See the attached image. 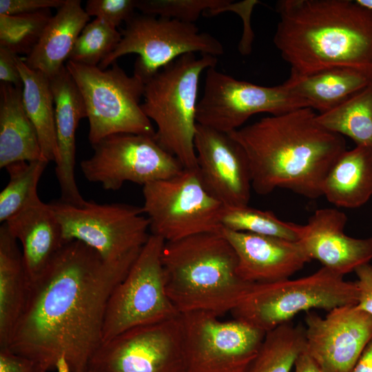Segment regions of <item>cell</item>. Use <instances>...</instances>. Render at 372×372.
Wrapping results in <instances>:
<instances>
[{
	"label": "cell",
	"mask_w": 372,
	"mask_h": 372,
	"mask_svg": "<svg viewBox=\"0 0 372 372\" xmlns=\"http://www.w3.org/2000/svg\"><path fill=\"white\" fill-rule=\"evenodd\" d=\"M139 254L110 261L80 241L65 242L30 285L8 348L47 372H87L102 344L110 296Z\"/></svg>",
	"instance_id": "cell-1"
},
{
	"label": "cell",
	"mask_w": 372,
	"mask_h": 372,
	"mask_svg": "<svg viewBox=\"0 0 372 372\" xmlns=\"http://www.w3.org/2000/svg\"><path fill=\"white\" fill-rule=\"evenodd\" d=\"M316 117L313 110L303 107L228 133L246 155L256 193L285 188L309 198L322 196L328 172L347 149L344 136L322 127Z\"/></svg>",
	"instance_id": "cell-2"
},
{
	"label": "cell",
	"mask_w": 372,
	"mask_h": 372,
	"mask_svg": "<svg viewBox=\"0 0 372 372\" xmlns=\"http://www.w3.org/2000/svg\"><path fill=\"white\" fill-rule=\"evenodd\" d=\"M273 43L304 76L347 67L372 76V10L351 0H280Z\"/></svg>",
	"instance_id": "cell-3"
},
{
	"label": "cell",
	"mask_w": 372,
	"mask_h": 372,
	"mask_svg": "<svg viewBox=\"0 0 372 372\" xmlns=\"http://www.w3.org/2000/svg\"><path fill=\"white\" fill-rule=\"evenodd\" d=\"M167 294L180 314L231 312L254 284L238 273L236 254L221 230L165 242L162 251Z\"/></svg>",
	"instance_id": "cell-4"
},
{
	"label": "cell",
	"mask_w": 372,
	"mask_h": 372,
	"mask_svg": "<svg viewBox=\"0 0 372 372\" xmlns=\"http://www.w3.org/2000/svg\"><path fill=\"white\" fill-rule=\"evenodd\" d=\"M216 63V56L187 53L145 83L141 108L157 127L155 140L184 169L198 168L194 138L199 79L204 70Z\"/></svg>",
	"instance_id": "cell-5"
},
{
	"label": "cell",
	"mask_w": 372,
	"mask_h": 372,
	"mask_svg": "<svg viewBox=\"0 0 372 372\" xmlns=\"http://www.w3.org/2000/svg\"><path fill=\"white\" fill-rule=\"evenodd\" d=\"M355 282L322 267L297 279L254 284L247 295L230 313L266 333L289 322L301 311L313 309L328 311L338 307L356 305Z\"/></svg>",
	"instance_id": "cell-6"
},
{
	"label": "cell",
	"mask_w": 372,
	"mask_h": 372,
	"mask_svg": "<svg viewBox=\"0 0 372 372\" xmlns=\"http://www.w3.org/2000/svg\"><path fill=\"white\" fill-rule=\"evenodd\" d=\"M65 66L84 101L92 145L117 134L155 136L152 123L141 108L145 90L141 79L129 76L116 62L105 70L71 61Z\"/></svg>",
	"instance_id": "cell-7"
},
{
	"label": "cell",
	"mask_w": 372,
	"mask_h": 372,
	"mask_svg": "<svg viewBox=\"0 0 372 372\" xmlns=\"http://www.w3.org/2000/svg\"><path fill=\"white\" fill-rule=\"evenodd\" d=\"M125 24L120 31V43L99 63L101 69H107L123 55L137 54L133 74L145 83L183 54L199 52L216 57L224 54L223 44L195 23L141 13Z\"/></svg>",
	"instance_id": "cell-8"
},
{
	"label": "cell",
	"mask_w": 372,
	"mask_h": 372,
	"mask_svg": "<svg viewBox=\"0 0 372 372\" xmlns=\"http://www.w3.org/2000/svg\"><path fill=\"white\" fill-rule=\"evenodd\" d=\"M49 205L65 242L80 241L110 261L139 254L150 236L149 220L142 207L92 200L75 205L61 199Z\"/></svg>",
	"instance_id": "cell-9"
},
{
	"label": "cell",
	"mask_w": 372,
	"mask_h": 372,
	"mask_svg": "<svg viewBox=\"0 0 372 372\" xmlns=\"http://www.w3.org/2000/svg\"><path fill=\"white\" fill-rule=\"evenodd\" d=\"M144 213L151 234L165 242L222 229L224 205L203 187L197 169H183L172 177L143 186Z\"/></svg>",
	"instance_id": "cell-10"
},
{
	"label": "cell",
	"mask_w": 372,
	"mask_h": 372,
	"mask_svg": "<svg viewBox=\"0 0 372 372\" xmlns=\"http://www.w3.org/2000/svg\"><path fill=\"white\" fill-rule=\"evenodd\" d=\"M165 241L153 234L109 299L102 343L136 327L178 314L165 289L162 251Z\"/></svg>",
	"instance_id": "cell-11"
},
{
	"label": "cell",
	"mask_w": 372,
	"mask_h": 372,
	"mask_svg": "<svg viewBox=\"0 0 372 372\" xmlns=\"http://www.w3.org/2000/svg\"><path fill=\"white\" fill-rule=\"evenodd\" d=\"M185 372H247L266 333L242 321H222L209 312L180 314Z\"/></svg>",
	"instance_id": "cell-12"
},
{
	"label": "cell",
	"mask_w": 372,
	"mask_h": 372,
	"mask_svg": "<svg viewBox=\"0 0 372 372\" xmlns=\"http://www.w3.org/2000/svg\"><path fill=\"white\" fill-rule=\"evenodd\" d=\"M307 104L283 83L262 86L234 78L211 67L206 70L204 92L196 108V122L225 133L238 130L253 115H280Z\"/></svg>",
	"instance_id": "cell-13"
},
{
	"label": "cell",
	"mask_w": 372,
	"mask_h": 372,
	"mask_svg": "<svg viewBox=\"0 0 372 372\" xmlns=\"http://www.w3.org/2000/svg\"><path fill=\"white\" fill-rule=\"evenodd\" d=\"M94 153L81 163L86 179L106 190L119 189L124 183L144 186L179 174V161L161 147L154 136L117 134L92 145Z\"/></svg>",
	"instance_id": "cell-14"
},
{
	"label": "cell",
	"mask_w": 372,
	"mask_h": 372,
	"mask_svg": "<svg viewBox=\"0 0 372 372\" xmlns=\"http://www.w3.org/2000/svg\"><path fill=\"white\" fill-rule=\"evenodd\" d=\"M91 372H185L181 315L130 329L103 342Z\"/></svg>",
	"instance_id": "cell-15"
},
{
	"label": "cell",
	"mask_w": 372,
	"mask_h": 372,
	"mask_svg": "<svg viewBox=\"0 0 372 372\" xmlns=\"http://www.w3.org/2000/svg\"><path fill=\"white\" fill-rule=\"evenodd\" d=\"M305 351L324 372H351L372 340V315L356 305L306 312Z\"/></svg>",
	"instance_id": "cell-16"
},
{
	"label": "cell",
	"mask_w": 372,
	"mask_h": 372,
	"mask_svg": "<svg viewBox=\"0 0 372 372\" xmlns=\"http://www.w3.org/2000/svg\"><path fill=\"white\" fill-rule=\"evenodd\" d=\"M194 147L199 179L224 205H248L251 180L240 145L228 134L197 123Z\"/></svg>",
	"instance_id": "cell-17"
},
{
	"label": "cell",
	"mask_w": 372,
	"mask_h": 372,
	"mask_svg": "<svg viewBox=\"0 0 372 372\" xmlns=\"http://www.w3.org/2000/svg\"><path fill=\"white\" fill-rule=\"evenodd\" d=\"M221 232L236 254L238 275L251 284L289 279L311 260L299 241L224 228Z\"/></svg>",
	"instance_id": "cell-18"
},
{
	"label": "cell",
	"mask_w": 372,
	"mask_h": 372,
	"mask_svg": "<svg viewBox=\"0 0 372 372\" xmlns=\"http://www.w3.org/2000/svg\"><path fill=\"white\" fill-rule=\"evenodd\" d=\"M345 214L335 208L316 210L302 225L300 240L310 259L344 276L372 258V236L354 238L344 232Z\"/></svg>",
	"instance_id": "cell-19"
},
{
	"label": "cell",
	"mask_w": 372,
	"mask_h": 372,
	"mask_svg": "<svg viewBox=\"0 0 372 372\" xmlns=\"http://www.w3.org/2000/svg\"><path fill=\"white\" fill-rule=\"evenodd\" d=\"M54 103L58 158L55 167L61 200L75 205L85 200L75 178L76 131L79 121L87 118L82 95L72 75L64 65L50 79Z\"/></svg>",
	"instance_id": "cell-20"
},
{
	"label": "cell",
	"mask_w": 372,
	"mask_h": 372,
	"mask_svg": "<svg viewBox=\"0 0 372 372\" xmlns=\"http://www.w3.org/2000/svg\"><path fill=\"white\" fill-rule=\"evenodd\" d=\"M21 243L30 285L47 269L65 242L61 226L49 203L36 196L6 223Z\"/></svg>",
	"instance_id": "cell-21"
},
{
	"label": "cell",
	"mask_w": 372,
	"mask_h": 372,
	"mask_svg": "<svg viewBox=\"0 0 372 372\" xmlns=\"http://www.w3.org/2000/svg\"><path fill=\"white\" fill-rule=\"evenodd\" d=\"M90 17L79 0H65L52 15L34 48L23 61L50 79L63 66Z\"/></svg>",
	"instance_id": "cell-22"
},
{
	"label": "cell",
	"mask_w": 372,
	"mask_h": 372,
	"mask_svg": "<svg viewBox=\"0 0 372 372\" xmlns=\"http://www.w3.org/2000/svg\"><path fill=\"white\" fill-rule=\"evenodd\" d=\"M30 288L21 249L6 223L0 227V349L8 348Z\"/></svg>",
	"instance_id": "cell-23"
},
{
	"label": "cell",
	"mask_w": 372,
	"mask_h": 372,
	"mask_svg": "<svg viewBox=\"0 0 372 372\" xmlns=\"http://www.w3.org/2000/svg\"><path fill=\"white\" fill-rule=\"evenodd\" d=\"M22 88L1 83L0 168L20 161L45 160L36 130L23 107Z\"/></svg>",
	"instance_id": "cell-24"
},
{
	"label": "cell",
	"mask_w": 372,
	"mask_h": 372,
	"mask_svg": "<svg viewBox=\"0 0 372 372\" xmlns=\"http://www.w3.org/2000/svg\"><path fill=\"white\" fill-rule=\"evenodd\" d=\"M372 76L361 70L335 67L304 76L290 75L285 85L318 114L338 106L364 88Z\"/></svg>",
	"instance_id": "cell-25"
},
{
	"label": "cell",
	"mask_w": 372,
	"mask_h": 372,
	"mask_svg": "<svg viewBox=\"0 0 372 372\" xmlns=\"http://www.w3.org/2000/svg\"><path fill=\"white\" fill-rule=\"evenodd\" d=\"M322 194L340 207L364 205L372 196V148L356 145L343 152L328 172Z\"/></svg>",
	"instance_id": "cell-26"
},
{
	"label": "cell",
	"mask_w": 372,
	"mask_h": 372,
	"mask_svg": "<svg viewBox=\"0 0 372 372\" xmlns=\"http://www.w3.org/2000/svg\"><path fill=\"white\" fill-rule=\"evenodd\" d=\"M16 62L23 83V107L37 133L43 158L56 163L58 147L50 78L30 69L19 56Z\"/></svg>",
	"instance_id": "cell-27"
},
{
	"label": "cell",
	"mask_w": 372,
	"mask_h": 372,
	"mask_svg": "<svg viewBox=\"0 0 372 372\" xmlns=\"http://www.w3.org/2000/svg\"><path fill=\"white\" fill-rule=\"evenodd\" d=\"M327 130L372 148V81L333 109L317 114Z\"/></svg>",
	"instance_id": "cell-28"
},
{
	"label": "cell",
	"mask_w": 372,
	"mask_h": 372,
	"mask_svg": "<svg viewBox=\"0 0 372 372\" xmlns=\"http://www.w3.org/2000/svg\"><path fill=\"white\" fill-rule=\"evenodd\" d=\"M304 349V327L285 323L266 333L247 372H291Z\"/></svg>",
	"instance_id": "cell-29"
},
{
	"label": "cell",
	"mask_w": 372,
	"mask_h": 372,
	"mask_svg": "<svg viewBox=\"0 0 372 372\" xmlns=\"http://www.w3.org/2000/svg\"><path fill=\"white\" fill-rule=\"evenodd\" d=\"M222 228L298 241L302 225L285 222L273 212L255 209L248 205H224L221 216Z\"/></svg>",
	"instance_id": "cell-30"
},
{
	"label": "cell",
	"mask_w": 372,
	"mask_h": 372,
	"mask_svg": "<svg viewBox=\"0 0 372 372\" xmlns=\"http://www.w3.org/2000/svg\"><path fill=\"white\" fill-rule=\"evenodd\" d=\"M45 160L20 161L6 167L9 181L0 194V222L6 223L23 209L37 194L39 181L48 165Z\"/></svg>",
	"instance_id": "cell-31"
},
{
	"label": "cell",
	"mask_w": 372,
	"mask_h": 372,
	"mask_svg": "<svg viewBox=\"0 0 372 372\" xmlns=\"http://www.w3.org/2000/svg\"><path fill=\"white\" fill-rule=\"evenodd\" d=\"M52 17L50 10L17 15L0 14V47L28 55Z\"/></svg>",
	"instance_id": "cell-32"
},
{
	"label": "cell",
	"mask_w": 372,
	"mask_h": 372,
	"mask_svg": "<svg viewBox=\"0 0 372 372\" xmlns=\"http://www.w3.org/2000/svg\"><path fill=\"white\" fill-rule=\"evenodd\" d=\"M121 32L103 20L87 23L78 37L68 56L74 63L98 66L120 43Z\"/></svg>",
	"instance_id": "cell-33"
},
{
	"label": "cell",
	"mask_w": 372,
	"mask_h": 372,
	"mask_svg": "<svg viewBox=\"0 0 372 372\" xmlns=\"http://www.w3.org/2000/svg\"><path fill=\"white\" fill-rule=\"evenodd\" d=\"M231 0H136L142 14L195 23L202 14L214 16Z\"/></svg>",
	"instance_id": "cell-34"
},
{
	"label": "cell",
	"mask_w": 372,
	"mask_h": 372,
	"mask_svg": "<svg viewBox=\"0 0 372 372\" xmlns=\"http://www.w3.org/2000/svg\"><path fill=\"white\" fill-rule=\"evenodd\" d=\"M136 0H88L85 10L90 17H95L117 28L134 14Z\"/></svg>",
	"instance_id": "cell-35"
},
{
	"label": "cell",
	"mask_w": 372,
	"mask_h": 372,
	"mask_svg": "<svg viewBox=\"0 0 372 372\" xmlns=\"http://www.w3.org/2000/svg\"><path fill=\"white\" fill-rule=\"evenodd\" d=\"M65 0H0V14L17 15L59 8Z\"/></svg>",
	"instance_id": "cell-36"
},
{
	"label": "cell",
	"mask_w": 372,
	"mask_h": 372,
	"mask_svg": "<svg viewBox=\"0 0 372 372\" xmlns=\"http://www.w3.org/2000/svg\"><path fill=\"white\" fill-rule=\"evenodd\" d=\"M0 372H47L38 362L12 351L0 349Z\"/></svg>",
	"instance_id": "cell-37"
},
{
	"label": "cell",
	"mask_w": 372,
	"mask_h": 372,
	"mask_svg": "<svg viewBox=\"0 0 372 372\" xmlns=\"http://www.w3.org/2000/svg\"><path fill=\"white\" fill-rule=\"evenodd\" d=\"M355 272L358 277L355 283L358 290L356 307L372 315V265L369 263L362 265Z\"/></svg>",
	"instance_id": "cell-38"
},
{
	"label": "cell",
	"mask_w": 372,
	"mask_h": 372,
	"mask_svg": "<svg viewBox=\"0 0 372 372\" xmlns=\"http://www.w3.org/2000/svg\"><path fill=\"white\" fill-rule=\"evenodd\" d=\"M17 56L10 50L0 47V80L1 83L23 87L22 79L16 62Z\"/></svg>",
	"instance_id": "cell-39"
},
{
	"label": "cell",
	"mask_w": 372,
	"mask_h": 372,
	"mask_svg": "<svg viewBox=\"0 0 372 372\" xmlns=\"http://www.w3.org/2000/svg\"><path fill=\"white\" fill-rule=\"evenodd\" d=\"M293 369L294 372H324L305 349L298 355Z\"/></svg>",
	"instance_id": "cell-40"
},
{
	"label": "cell",
	"mask_w": 372,
	"mask_h": 372,
	"mask_svg": "<svg viewBox=\"0 0 372 372\" xmlns=\"http://www.w3.org/2000/svg\"><path fill=\"white\" fill-rule=\"evenodd\" d=\"M351 372H372V340L363 351Z\"/></svg>",
	"instance_id": "cell-41"
},
{
	"label": "cell",
	"mask_w": 372,
	"mask_h": 372,
	"mask_svg": "<svg viewBox=\"0 0 372 372\" xmlns=\"http://www.w3.org/2000/svg\"><path fill=\"white\" fill-rule=\"evenodd\" d=\"M358 3L372 10V0H355Z\"/></svg>",
	"instance_id": "cell-42"
},
{
	"label": "cell",
	"mask_w": 372,
	"mask_h": 372,
	"mask_svg": "<svg viewBox=\"0 0 372 372\" xmlns=\"http://www.w3.org/2000/svg\"><path fill=\"white\" fill-rule=\"evenodd\" d=\"M87 372H91V371H88Z\"/></svg>",
	"instance_id": "cell-43"
}]
</instances>
